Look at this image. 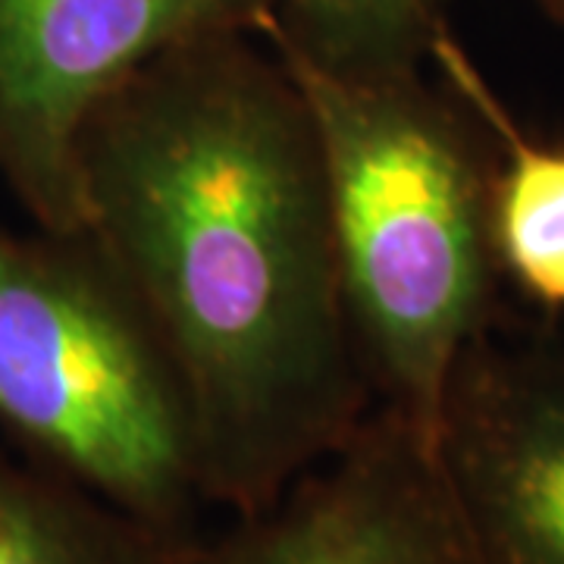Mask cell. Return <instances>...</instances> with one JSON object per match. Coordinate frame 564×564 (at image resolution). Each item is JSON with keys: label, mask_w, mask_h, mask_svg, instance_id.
Returning <instances> with one entry per match:
<instances>
[{"label": "cell", "mask_w": 564, "mask_h": 564, "mask_svg": "<svg viewBox=\"0 0 564 564\" xmlns=\"http://www.w3.org/2000/svg\"><path fill=\"white\" fill-rule=\"evenodd\" d=\"M263 44L317 135L364 380L373 402L436 436L455 364L505 314L489 214L496 144L426 66L348 73Z\"/></svg>", "instance_id": "7a4b0ae2"}, {"label": "cell", "mask_w": 564, "mask_h": 564, "mask_svg": "<svg viewBox=\"0 0 564 564\" xmlns=\"http://www.w3.org/2000/svg\"><path fill=\"white\" fill-rule=\"evenodd\" d=\"M195 540L141 524L0 448V564H185Z\"/></svg>", "instance_id": "ba28073f"}, {"label": "cell", "mask_w": 564, "mask_h": 564, "mask_svg": "<svg viewBox=\"0 0 564 564\" xmlns=\"http://www.w3.org/2000/svg\"><path fill=\"white\" fill-rule=\"evenodd\" d=\"M436 76L484 122L496 144L492 242L505 282L527 302L564 311V144L527 135L445 25L430 44Z\"/></svg>", "instance_id": "52a82bcc"}, {"label": "cell", "mask_w": 564, "mask_h": 564, "mask_svg": "<svg viewBox=\"0 0 564 564\" xmlns=\"http://www.w3.org/2000/svg\"><path fill=\"white\" fill-rule=\"evenodd\" d=\"M0 426L141 524L198 536L207 502L180 380L85 232L0 229Z\"/></svg>", "instance_id": "3957f363"}, {"label": "cell", "mask_w": 564, "mask_h": 564, "mask_svg": "<svg viewBox=\"0 0 564 564\" xmlns=\"http://www.w3.org/2000/svg\"><path fill=\"white\" fill-rule=\"evenodd\" d=\"M533 3L543 17H549L558 29H564V0H533Z\"/></svg>", "instance_id": "30bf717a"}, {"label": "cell", "mask_w": 564, "mask_h": 564, "mask_svg": "<svg viewBox=\"0 0 564 564\" xmlns=\"http://www.w3.org/2000/svg\"><path fill=\"white\" fill-rule=\"evenodd\" d=\"M455 0H280L258 39L348 73L426 66Z\"/></svg>", "instance_id": "9c48e42d"}, {"label": "cell", "mask_w": 564, "mask_h": 564, "mask_svg": "<svg viewBox=\"0 0 564 564\" xmlns=\"http://www.w3.org/2000/svg\"><path fill=\"white\" fill-rule=\"evenodd\" d=\"M433 443L477 564H564V329L502 314L455 364Z\"/></svg>", "instance_id": "5b68a950"}, {"label": "cell", "mask_w": 564, "mask_h": 564, "mask_svg": "<svg viewBox=\"0 0 564 564\" xmlns=\"http://www.w3.org/2000/svg\"><path fill=\"white\" fill-rule=\"evenodd\" d=\"M280 0H0V182L57 236L85 232L79 144L122 82L188 41L248 32Z\"/></svg>", "instance_id": "277c9868"}, {"label": "cell", "mask_w": 564, "mask_h": 564, "mask_svg": "<svg viewBox=\"0 0 564 564\" xmlns=\"http://www.w3.org/2000/svg\"><path fill=\"white\" fill-rule=\"evenodd\" d=\"M185 564H477L436 458V443L377 404L361 430L280 499Z\"/></svg>", "instance_id": "8992f818"}, {"label": "cell", "mask_w": 564, "mask_h": 564, "mask_svg": "<svg viewBox=\"0 0 564 564\" xmlns=\"http://www.w3.org/2000/svg\"><path fill=\"white\" fill-rule=\"evenodd\" d=\"M79 182L180 380L204 502L273 505L377 408L302 91L258 35L188 41L91 113Z\"/></svg>", "instance_id": "6da1fadb"}]
</instances>
